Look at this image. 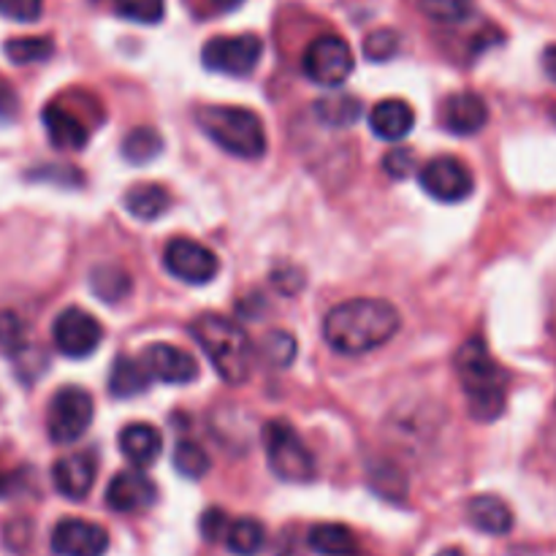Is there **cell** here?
Here are the masks:
<instances>
[{
	"instance_id": "6da1fadb",
	"label": "cell",
	"mask_w": 556,
	"mask_h": 556,
	"mask_svg": "<svg viewBox=\"0 0 556 556\" xmlns=\"http://www.w3.org/2000/svg\"><path fill=\"white\" fill-rule=\"evenodd\" d=\"M402 318L386 299H351L329 309L324 340L342 356H364L394 340Z\"/></svg>"
},
{
	"instance_id": "7a4b0ae2",
	"label": "cell",
	"mask_w": 556,
	"mask_h": 556,
	"mask_svg": "<svg viewBox=\"0 0 556 556\" xmlns=\"http://www.w3.org/2000/svg\"><path fill=\"white\" fill-rule=\"evenodd\" d=\"M190 337L199 342L204 356L215 367L226 383L242 386L248 383L253 372V345L250 337L237 320L217 313H204L190 324Z\"/></svg>"
},
{
	"instance_id": "3957f363",
	"label": "cell",
	"mask_w": 556,
	"mask_h": 556,
	"mask_svg": "<svg viewBox=\"0 0 556 556\" xmlns=\"http://www.w3.org/2000/svg\"><path fill=\"white\" fill-rule=\"evenodd\" d=\"M456 375L465 389L470 416L476 421H497L505 410V372L481 337H470L456 353Z\"/></svg>"
},
{
	"instance_id": "277c9868",
	"label": "cell",
	"mask_w": 556,
	"mask_h": 556,
	"mask_svg": "<svg viewBox=\"0 0 556 556\" xmlns=\"http://www.w3.org/2000/svg\"><path fill=\"white\" fill-rule=\"evenodd\" d=\"M195 123L228 155L255 161L266 152L264 123L250 109L223 106V103L199 106L195 109Z\"/></svg>"
},
{
	"instance_id": "5b68a950",
	"label": "cell",
	"mask_w": 556,
	"mask_h": 556,
	"mask_svg": "<svg viewBox=\"0 0 556 556\" xmlns=\"http://www.w3.org/2000/svg\"><path fill=\"white\" fill-rule=\"evenodd\" d=\"M264 448L266 462L280 481L309 483L315 478L313 454L296 434V429L282 418L264 424Z\"/></svg>"
},
{
	"instance_id": "8992f818",
	"label": "cell",
	"mask_w": 556,
	"mask_h": 556,
	"mask_svg": "<svg viewBox=\"0 0 556 556\" xmlns=\"http://www.w3.org/2000/svg\"><path fill=\"white\" fill-rule=\"evenodd\" d=\"M92 416H96V402H92L90 391L79 389V386H65V389L54 391V396L49 400V438L58 445L76 443L90 429Z\"/></svg>"
},
{
	"instance_id": "52a82bcc",
	"label": "cell",
	"mask_w": 556,
	"mask_h": 556,
	"mask_svg": "<svg viewBox=\"0 0 556 556\" xmlns=\"http://www.w3.org/2000/svg\"><path fill=\"white\" fill-rule=\"evenodd\" d=\"M264 54V41L253 33L242 36H217L204 43L201 49V63L204 68L226 76H250Z\"/></svg>"
},
{
	"instance_id": "ba28073f",
	"label": "cell",
	"mask_w": 556,
	"mask_h": 556,
	"mask_svg": "<svg viewBox=\"0 0 556 556\" xmlns=\"http://www.w3.org/2000/svg\"><path fill=\"white\" fill-rule=\"evenodd\" d=\"M353 65L356 60H353L351 47L337 36H320L304 49V74L320 87H342L353 74Z\"/></svg>"
},
{
	"instance_id": "9c48e42d",
	"label": "cell",
	"mask_w": 556,
	"mask_h": 556,
	"mask_svg": "<svg viewBox=\"0 0 556 556\" xmlns=\"http://www.w3.org/2000/svg\"><path fill=\"white\" fill-rule=\"evenodd\" d=\"M163 266L177 280L190 282V286H206V282L217 277L220 261H217V255L210 248H204L195 239L177 237L163 250Z\"/></svg>"
},
{
	"instance_id": "30bf717a",
	"label": "cell",
	"mask_w": 556,
	"mask_h": 556,
	"mask_svg": "<svg viewBox=\"0 0 556 556\" xmlns=\"http://www.w3.org/2000/svg\"><path fill=\"white\" fill-rule=\"evenodd\" d=\"M418 182L427 190L432 199L443 201V204H459V201L470 199L476 179H472L470 168L459 161V157L440 155L432 157L427 166H421Z\"/></svg>"
},
{
	"instance_id": "8fae6325",
	"label": "cell",
	"mask_w": 556,
	"mask_h": 556,
	"mask_svg": "<svg viewBox=\"0 0 556 556\" xmlns=\"http://www.w3.org/2000/svg\"><path fill=\"white\" fill-rule=\"evenodd\" d=\"M52 340L63 356L87 358L98 351L103 340V329L90 313L79 307H68L54 318Z\"/></svg>"
},
{
	"instance_id": "7c38bea8",
	"label": "cell",
	"mask_w": 556,
	"mask_h": 556,
	"mask_svg": "<svg viewBox=\"0 0 556 556\" xmlns=\"http://www.w3.org/2000/svg\"><path fill=\"white\" fill-rule=\"evenodd\" d=\"M139 362L150 375V380H161L168 386H188L199 378L195 358L182 348L168 345V342H155V345L144 348Z\"/></svg>"
},
{
	"instance_id": "4fadbf2b",
	"label": "cell",
	"mask_w": 556,
	"mask_h": 556,
	"mask_svg": "<svg viewBox=\"0 0 556 556\" xmlns=\"http://www.w3.org/2000/svg\"><path fill=\"white\" fill-rule=\"evenodd\" d=\"M109 532L85 519H63L52 530V552L58 556H103Z\"/></svg>"
},
{
	"instance_id": "5bb4252c",
	"label": "cell",
	"mask_w": 556,
	"mask_h": 556,
	"mask_svg": "<svg viewBox=\"0 0 556 556\" xmlns=\"http://www.w3.org/2000/svg\"><path fill=\"white\" fill-rule=\"evenodd\" d=\"M157 486L139 470H123L109 481L106 505L117 514H136L155 505Z\"/></svg>"
},
{
	"instance_id": "9a60e30c",
	"label": "cell",
	"mask_w": 556,
	"mask_h": 556,
	"mask_svg": "<svg viewBox=\"0 0 556 556\" xmlns=\"http://www.w3.org/2000/svg\"><path fill=\"white\" fill-rule=\"evenodd\" d=\"M96 472H98L96 456L87 454V451L63 456V459L54 462L52 467L54 489H58L65 500L79 503V500H85L87 494H90L92 483H96Z\"/></svg>"
},
{
	"instance_id": "2e32d148",
	"label": "cell",
	"mask_w": 556,
	"mask_h": 556,
	"mask_svg": "<svg viewBox=\"0 0 556 556\" xmlns=\"http://www.w3.org/2000/svg\"><path fill=\"white\" fill-rule=\"evenodd\" d=\"M489 123V106L478 92L462 90L445 101L443 125L456 136H472Z\"/></svg>"
},
{
	"instance_id": "e0dca14e",
	"label": "cell",
	"mask_w": 556,
	"mask_h": 556,
	"mask_svg": "<svg viewBox=\"0 0 556 556\" xmlns=\"http://www.w3.org/2000/svg\"><path fill=\"white\" fill-rule=\"evenodd\" d=\"M413 123H416V114H413L410 103L400 101V98L375 103L372 112H369V128H372L375 136L386 141L405 139L413 130Z\"/></svg>"
},
{
	"instance_id": "ac0fdd59",
	"label": "cell",
	"mask_w": 556,
	"mask_h": 556,
	"mask_svg": "<svg viewBox=\"0 0 556 556\" xmlns=\"http://www.w3.org/2000/svg\"><path fill=\"white\" fill-rule=\"evenodd\" d=\"M119 451L134 467H150L163 451V438L152 424H128L119 432Z\"/></svg>"
},
{
	"instance_id": "d6986e66",
	"label": "cell",
	"mask_w": 556,
	"mask_h": 556,
	"mask_svg": "<svg viewBox=\"0 0 556 556\" xmlns=\"http://www.w3.org/2000/svg\"><path fill=\"white\" fill-rule=\"evenodd\" d=\"M43 128H47L49 141H52L58 150H81L87 144V128L76 114H71L68 109L60 106V103H49L43 109Z\"/></svg>"
},
{
	"instance_id": "ffe728a7",
	"label": "cell",
	"mask_w": 556,
	"mask_h": 556,
	"mask_svg": "<svg viewBox=\"0 0 556 556\" xmlns=\"http://www.w3.org/2000/svg\"><path fill=\"white\" fill-rule=\"evenodd\" d=\"M467 519L476 530L486 532V535H508L514 530V514L508 505L494 494H481L467 503Z\"/></svg>"
},
{
	"instance_id": "44dd1931",
	"label": "cell",
	"mask_w": 556,
	"mask_h": 556,
	"mask_svg": "<svg viewBox=\"0 0 556 556\" xmlns=\"http://www.w3.org/2000/svg\"><path fill=\"white\" fill-rule=\"evenodd\" d=\"M123 204L136 220L152 223L157 220V217L166 215L168 204H172V195H168V190L163 188V185H155V182L134 185V188L125 193Z\"/></svg>"
},
{
	"instance_id": "7402d4cb",
	"label": "cell",
	"mask_w": 556,
	"mask_h": 556,
	"mask_svg": "<svg viewBox=\"0 0 556 556\" xmlns=\"http://www.w3.org/2000/svg\"><path fill=\"white\" fill-rule=\"evenodd\" d=\"M150 375L141 367L139 358L134 356H117L112 364V372H109V391L117 400H130V396H139L150 389Z\"/></svg>"
},
{
	"instance_id": "603a6c76",
	"label": "cell",
	"mask_w": 556,
	"mask_h": 556,
	"mask_svg": "<svg viewBox=\"0 0 556 556\" xmlns=\"http://www.w3.org/2000/svg\"><path fill=\"white\" fill-rule=\"evenodd\" d=\"M307 543L313 552L324 556H353L358 548L356 535L342 525H315L309 530Z\"/></svg>"
},
{
	"instance_id": "cb8c5ba5",
	"label": "cell",
	"mask_w": 556,
	"mask_h": 556,
	"mask_svg": "<svg viewBox=\"0 0 556 556\" xmlns=\"http://www.w3.org/2000/svg\"><path fill=\"white\" fill-rule=\"evenodd\" d=\"M315 117L329 128H351L362 119L364 106L356 96H329L315 101Z\"/></svg>"
},
{
	"instance_id": "d4e9b609",
	"label": "cell",
	"mask_w": 556,
	"mask_h": 556,
	"mask_svg": "<svg viewBox=\"0 0 556 556\" xmlns=\"http://www.w3.org/2000/svg\"><path fill=\"white\" fill-rule=\"evenodd\" d=\"M130 286L134 282H130L128 271L114 264H101L90 271V291L106 304L123 302L130 293Z\"/></svg>"
},
{
	"instance_id": "484cf974",
	"label": "cell",
	"mask_w": 556,
	"mask_h": 556,
	"mask_svg": "<svg viewBox=\"0 0 556 556\" xmlns=\"http://www.w3.org/2000/svg\"><path fill=\"white\" fill-rule=\"evenodd\" d=\"M223 543L228 546V552L239 556H255L264 548L266 543V530L261 521L255 519H233L228 521V530Z\"/></svg>"
},
{
	"instance_id": "4316f807",
	"label": "cell",
	"mask_w": 556,
	"mask_h": 556,
	"mask_svg": "<svg viewBox=\"0 0 556 556\" xmlns=\"http://www.w3.org/2000/svg\"><path fill=\"white\" fill-rule=\"evenodd\" d=\"M161 152H163V136L157 134L155 128H150V125L134 128L128 136H125V141H123L125 161L136 163V166L155 161Z\"/></svg>"
},
{
	"instance_id": "83f0119b",
	"label": "cell",
	"mask_w": 556,
	"mask_h": 556,
	"mask_svg": "<svg viewBox=\"0 0 556 556\" xmlns=\"http://www.w3.org/2000/svg\"><path fill=\"white\" fill-rule=\"evenodd\" d=\"M5 58L14 65H33L43 63L54 54V41L47 36H25V38H11L3 47Z\"/></svg>"
},
{
	"instance_id": "f1b7e54d",
	"label": "cell",
	"mask_w": 556,
	"mask_h": 556,
	"mask_svg": "<svg viewBox=\"0 0 556 556\" xmlns=\"http://www.w3.org/2000/svg\"><path fill=\"white\" fill-rule=\"evenodd\" d=\"M174 470L179 472L182 478H188V481H201V478L210 472V456H206V451L201 448L199 443H190V440H179L177 448H174Z\"/></svg>"
},
{
	"instance_id": "f546056e",
	"label": "cell",
	"mask_w": 556,
	"mask_h": 556,
	"mask_svg": "<svg viewBox=\"0 0 556 556\" xmlns=\"http://www.w3.org/2000/svg\"><path fill=\"white\" fill-rule=\"evenodd\" d=\"M424 16L440 22V25H459L467 22L476 11L472 0H416Z\"/></svg>"
},
{
	"instance_id": "4dcf8cb0",
	"label": "cell",
	"mask_w": 556,
	"mask_h": 556,
	"mask_svg": "<svg viewBox=\"0 0 556 556\" xmlns=\"http://www.w3.org/2000/svg\"><path fill=\"white\" fill-rule=\"evenodd\" d=\"M261 353H264V358L271 364V367H291L293 358H296L299 353V345L296 340H293V334L277 329L264 337V342H261Z\"/></svg>"
},
{
	"instance_id": "1f68e13d",
	"label": "cell",
	"mask_w": 556,
	"mask_h": 556,
	"mask_svg": "<svg viewBox=\"0 0 556 556\" xmlns=\"http://www.w3.org/2000/svg\"><path fill=\"white\" fill-rule=\"evenodd\" d=\"M396 52H400V33L391 30V27H380L364 38V58L372 60V63H386Z\"/></svg>"
},
{
	"instance_id": "d6a6232c",
	"label": "cell",
	"mask_w": 556,
	"mask_h": 556,
	"mask_svg": "<svg viewBox=\"0 0 556 556\" xmlns=\"http://www.w3.org/2000/svg\"><path fill=\"white\" fill-rule=\"evenodd\" d=\"M114 9L125 20L141 22V25H155L163 20V0H114Z\"/></svg>"
},
{
	"instance_id": "836d02e7",
	"label": "cell",
	"mask_w": 556,
	"mask_h": 556,
	"mask_svg": "<svg viewBox=\"0 0 556 556\" xmlns=\"http://www.w3.org/2000/svg\"><path fill=\"white\" fill-rule=\"evenodd\" d=\"M0 348L5 353H20L25 348V326L14 313H0Z\"/></svg>"
},
{
	"instance_id": "e575fe53",
	"label": "cell",
	"mask_w": 556,
	"mask_h": 556,
	"mask_svg": "<svg viewBox=\"0 0 556 556\" xmlns=\"http://www.w3.org/2000/svg\"><path fill=\"white\" fill-rule=\"evenodd\" d=\"M413 168H416V152L407 150V147H394V150L383 157V172L389 174L391 179L410 177Z\"/></svg>"
},
{
	"instance_id": "d590c367",
	"label": "cell",
	"mask_w": 556,
	"mask_h": 556,
	"mask_svg": "<svg viewBox=\"0 0 556 556\" xmlns=\"http://www.w3.org/2000/svg\"><path fill=\"white\" fill-rule=\"evenodd\" d=\"M43 11V0H0V16L14 22H36Z\"/></svg>"
},
{
	"instance_id": "8d00e7d4",
	"label": "cell",
	"mask_w": 556,
	"mask_h": 556,
	"mask_svg": "<svg viewBox=\"0 0 556 556\" xmlns=\"http://www.w3.org/2000/svg\"><path fill=\"white\" fill-rule=\"evenodd\" d=\"M228 516L223 514L220 508H210L204 510V516H201V535H204V541L210 543H223V538H226V530H228Z\"/></svg>"
},
{
	"instance_id": "74e56055",
	"label": "cell",
	"mask_w": 556,
	"mask_h": 556,
	"mask_svg": "<svg viewBox=\"0 0 556 556\" xmlns=\"http://www.w3.org/2000/svg\"><path fill=\"white\" fill-rule=\"evenodd\" d=\"M271 282H275L282 293L293 296V293H299L304 288V271L296 269V266H280V269L271 271Z\"/></svg>"
},
{
	"instance_id": "f35d334b",
	"label": "cell",
	"mask_w": 556,
	"mask_h": 556,
	"mask_svg": "<svg viewBox=\"0 0 556 556\" xmlns=\"http://www.w3.org/2000/svg\"><path fill=\"white\" fill-rule=\"evenodd\" d=\"M16 112H20V98L9 81L0 79V119H14Z\"/></svg>"
},
{
	"instance_id": "ab89813d",
	"label": "cell",
	"mask_w": 556,
	"mask_h": 556,
	"mask_svg": "<svg viewBox=\"0 0 556 556\" xmlns=\"http://www.w3.org/2000/svg\"><path fill=\"white\" fill-rule=\"evenodd\" d=\"M543 71L548 74V79L556 81V43L543 52Z\"/></svg>"
},
{
	"instance_id": "60d3db41",
	"label": "cell",
	"mask_w": 556,
	"mask_h": 556,
	"mask_svg": "<svg viewBox=\"0 0 556 556\" xmlns=\"http://www.w3.org/2000/svg\"><path fill=\"white\" fill-rule=\"evenodd\" d=\"M14 489H16V476H11V472H0V500L9 497Z\"/></svg>"
},
{
	"instance_id": "b9f144b4",
	"label": "cell",
	"mask_w": 556,
	"mask_h": 556,
	"mask_svg": "<svg viewBox=\"0 0 556 556\" xmlns=\"http://www.w3.org/2000/svg\"><path fill=\"white\" fill-rule=\"evenodd\" d=\"M212 5H215L217 11H231V9H239V5L244 3V0H210Z\"/></svg>"
},
{
	"instance_id": "7bdbcfd3",
	"label": "cell",
	"mask_w": 556,
	"mask_h": 556,
	"mask_svg": "<svg viewBox=\"0 0 556 556\" xmlns=\"http://www.w3.org/2000/svg\"><path fill=\"white\" fill-rule=\"evenodd\" d=\"M434 556H465V554H462L459 548H443V552L434 554Z\"/></svg>"
},
{
	"instance_id": "ee69618b",
	"label": "cell",
	"mask_w": 556,
	"mask_h": 556,
	"mask_svg": "<svg viewBox=\"0 0 556 556\" xmlns=\"http://www.w3.org/2000/svg\"><path fill=\"white\" fill-rule=\"evenodd\" d=\"M552 119H554V125H556V103L552 106Z\"/></svg>"
}]
</instances>
